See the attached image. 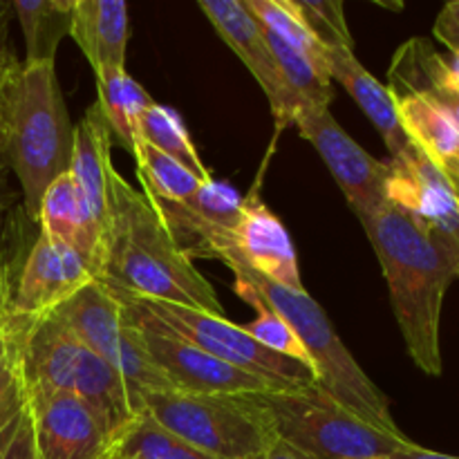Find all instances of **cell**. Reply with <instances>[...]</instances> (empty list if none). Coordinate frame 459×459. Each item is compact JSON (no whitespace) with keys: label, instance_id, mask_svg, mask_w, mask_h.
<instances>
[{"label":"cell","instance_id":"obj_1","mask_svg":"<svg viewBox=\"0 0 459 459\" xmlns=\"http://www.w3.org/2000/svg\"><path fill=\"white\" fill-rule=\"evenodd\" d=\"M388 282L390 303L408 357L429 377H442V307L459 267L439 240L399 206L359 215Z\"/></svg>","mask_w":459,"mask_h":459},{"label":"cell","instance_id":"obj_2","mask_svg":"<svg viewBox=\"0 0 459 459\" xmlns=\"http://www.w3.org/2000/svg\"><path fill=\"white\" fill-rule=\"evenodd\" d=\"M99 282L126 296L224 316L213 285L184 254L146 193L119 173L110 184V227Z\"/></svg>","mask_w":459,"mask_h":459},{"label":"cell","instance_id":"obj_3","mask_svg":"<svg viewBox=\"0 0 459 459\" xmlns=\"http://www.w3.org/2000/svg\"><path fill=\"white\" fill-rule=\"evenodd\" d=\"M0 152L36 222L45 191L70 173L74 152V124L54 63L9 61L0 88Z\"/></svg>","mask_w":459,"mask_h":459},{"label":"cell","instance_id":"obj_4","mask_svg":"<svg viewBox=\"0 0 459 459\" xmlns=\"http://www.w3.org/2000/svg\"><path fill=\"white\" fill-rule=\"evenodd\" d=\"M224 264L233 272V282L249 287L264 305H269L273 312L281 314L290 323L303 343L305 352L309 354L318 388L325 390L334 402H339L345 411L366 424L390 430V433H402L394 424L390 402L384 390L363 372V368L332 327L327 314L307 291L276 285L238 260H224Z\"/></svg>","mask_w":459,"mask_h":459},{"label":"cell","instance_id":"obj_5","mask_svg":"<svg viewBox=\"0 0 459 459\" xmlns=\"http://www.w3.org/2000/svg\"><path fill=\"white\" fill-rule=\"evenodd\" d=\"M143 415L215 459H254L278 439L263 397L161 390L143 397Z\"/></svg>","mask_w":459,"mask_h":459},{"label":"cell","instance_id":"obj_6","mask_svg":"<svg viewBox=\"0 0 459 459\" xmlns=\"http://www.w3.org/2000/svg\"><path fill=\"white\" fill-rule=\"evenodd\" d=\"M278 439L312 459H388L412 444L345 411L318 384L263 394Z\"/></svg>","mask_w":459,"mask_h":459},{"label":"cell","instance_id":"obj_7","mask_svg":"<svg viewBox=\"0 0 459 459\" xmlns=\"http://www.w3.org/2000/svg\"><path fill=\"white\" fill-rule=\"evenodd\" d=\"M112 294L121 300L133 321L164 327L238 370L272 381L285 390L316 384V375L312 368L263 348L258 341L247 334L245 327L236 325L227 316L200 312V309L184 307V305L164 303V300L126 296L119 291H112Z\"/></svg>","mask_w":459,"mask_h":459},{"label":"cell","instance_id":"obj_8","mask_svg":"<svg viewBox=\"0 0 459 459\" xmlns=\"http://www.w3.org/2000/svg\"><path fill=\"white\" fill-rule=\"evenodd\" d=\"M54 314L90 352L119 372L137 417L143 415L142 403L146 394L173 390L148 354L142 330L130 321L121 300L103 282H90Z\"/></svg>","mask_w":459,"mask_h":459},{"label":"cell","instance_id":"obj_9","mask_svg":"<svg viewBox=\"0 0 459 459\" xmlns=\"http://www.w3.org/2000/svg\"><path fill=\"white\" fill-rule=\"evenodd\" d=\"M385 200L406 211L453 255L459 267V195L451 178L415 143L388 161Z\"/></svg>","mask_w":459,"mask_h":459},{"label":"cell","instance_id":"obj_10","mask_svg":"<svg viewBox=\"0 0 459 459\" xmlns=\"http://www.w3.org/2000/svg\"><path fill=\"white\" fill-rule=\"evenodd\" d=\"M300 137L321 155L332 178L343 191L354 215H366L385 204L388 161H379L363 151L332 117L330 108L303 106L294 117Z\"/></svg>","mask_w":459,"mask_h":459},{"label":"cell","instance_id":"obj_11","mask_svg":"<svg viewBox=\"0 0 459 459\" xmlns=\"http://www.w3.org/2000/svg\"><path fill=\"white\" fill-rule=\"evenodd\" d=\"M133 323L142 330L143 343L155 366L164 372L175 390L193 394H240V397H263L285 390L272 381L260 379L211 357L209 352L195 348L164 327L143 321Z\"/></svg>","mask_w":459,"mask_h":459},{"label":"cell","instance_id":"obj_12","mask_svg":"<svg viewBox=\"0 0 459 459\" xmlns=\"http://www.w3.org/2000/svg\"><path fill=\"white\" fill-rule=\"evenodd\" d=\"M94 281L97 272L79 251L40 233L9 299L12 316L22 323L40 321Z\"/></svg>","mask_w":459,"mask_h":459},{"label":"cell","instance_id":"obj_13","mask_svg":"<svg viewBox=\"0 0 459 459\" xmlns=\"http://www.w3.org/2000/svg\"><path fill=\"white\" fill-rule=\"evenodd\" d=\"M213 258L238 260L251 272L287 290H305L294 242L278 215L258 195L242 197L233 238L213 251Z\"/></svg>","mask_w":459,"mask_h":459},{"label":"cell","instance_id":"obj_14","mask_svg":"<svg viewBox=\"0 0 459 459\" xmlns=\"http://www.w3.org/2000/svg\"><path fill=\"white\" fill-rule=\"evenodd\" d=\"M200 9L215 27L220 39L238 54V58L258 81L276 124L281 128L294 124L296 112L303 106L282 79L263 27L247 12L242 0H200Z\"/></svg>","mask_w":459,"mask_h":459},{"label":"cell","instance_id":"obj_15","mask_svg":"<svg viewBox=\"0 0 459 459\" xmlns=\"http://www.w3.org/2000/svg\"><path fill=\"white\" fill-rule=\"evenodd\" d=\"M36 459H106L110 435L74 394H27Z\"/></svg>","mask_w":459,"mask_h":459},{"label":"cell","instance_id":"obj_16","mask_svg":"<svg viewBox=\"0 0 459 459\" xmlns=\"http://www.w3.org/2000/svg\"><path fill=\"white\" fill-rule=\"evenodd\" d=\"M148 200L188 258H213V251L233 238L242 209V197L231 186L215 179L202 184L200 191L186 202Z\"/></svg>","mask_w":459,"mask_h":459},{"label":"cell","instance_id":"obj_17","mask_svg":"<svg viewBox=\"0 0 459 459\" xmlns=\"http://www.w3.org/2000/svg\"><path fill=\"white\" fill-rule=\"evenodd\" d=\"M115 173L112 130L99 103L94 101L83 119L74 126V152H72L70 175L101 229L103 249H106L108 227H110V184Z\"/></svg>","mask_w":459,"mask_h":459},{"label":"cell","instance_id":"obj_18","mask_svg":"<svg viewBox=\"0 0 459 459\" xmlns=\"http://www.w3.org/2000/svg\"><path fill=\"white\" fill-rule=\"evenodd\" d=\"M388 90L421 94L453 117L459 128V58H444L426 39H411L394 52Z\"/></svg>","mask_w":459,"mask_h":459},{"label":"cell","instance_id":"obj_19","mask_svg":"<svg viewBox=\"0 0 459 459\" xmlns=\"http://www.w3.org/2000/svg\"><path fill=\"white\" fill-rule=\"evenodd\" d=\"M36 222L40 224V233L79 251L92 264L99 281L103 263L101 229L70 173L61 175L56 182L49 184L40 200Z\"/></svg>","mask_w":459,"mask_h":459},{"label":"cell","instance_id":"obj_20","mask_svg":"<svg viewBox=\"0 0 459 459\" xmlns=\"http://www.w3.org/2000/svg\"><path fill=\"white\" fill-rule=\"evenodd\" d=\"M70 36L92 70H126L130 39L128 4L124 0H74Z\"/></svg>","mask_w":459,"mask_h":459},{"label":"cell","instance_id":"obj_21","mask_svg":"<svg viewBox=\"0 0 459 459\" xmlns=\"http://www.w3.org/2000/svg\"><path fill=\"white\" fill-rule=\"evenodd\" d=\"M327 52V67H330L332 79L339 81L345 88V92L357 101V106L366 112L368 119L377 128V133L384 137L388 146L390 157H397L399 152L406 151L411 139L403 133L399 124L397 103H394L393 92L388 85L377 81L361 61L357 58L354 49L350 48H334L325 49Z\"/></svg>","mask_w":459,"mask_h":459},{"label":"cell","instance_id":"obj_22","mask_svg":"<svg viewBox=\"0 0 459 459\" xmlns=\"http://www.w3.org/2000/svg\"><path fill=\"white\" fill-rule=\"evenodd\" d=\"M394 103L406 137L435 164L442 166L459 151L457 124L437 103L421 94H397Z\"/></svg>","mask_w":459,"mask_h":459},{"label":"cell","instance_id":"obj_23","mask_svg":"<svg viewBox=\"0 0 459 459\" xmlns=\"http://www.w3.org/2000/svg\"><path fill=\"white\" fill-rule=\"evenodd\" d=\"M99 108L121 146L134 152L139 142V119L152 106L146 90L126 70H106L97 74Z\"/></svg>","mask_w":459,"mask_h":459},{"label":"cell","instance_id":"obj_24","mask_svg":"<svg viewBox=\"0 0 459 459\" xmlns=\"http://www.w3.org/2000/svg\"><path fill=\"white\" fill-rule=\"evenodd\" d=\"M72 7L74 0H13L25 36V63H54L58 45L70 36Z\"/></svg>","mask_w":459,"mask_h":459},{"label":"cell","instance_id":"obj_25","mask_svg":"<svg viewBox=\"0 0 459 459\" xmlns=\"http://www.w3.org/2000/svg\"><path fill=\"white\" fill-rule=\"evenodd\" d=\"M139 142L148 143L155 151L164 152L166 157L175 160L178 164H182L184 169L191 170L200 182H211V170L206 169L202 157L197 155L195 146H193V139L188 134L186 124L182 121V117L173 110V108H166L161 103H152L143 117L139 119Z\"/></svg>","mask_w":459,"mask_h":459},{"label":"cell","instance_id":"obj_26","mask_svg":"<svg viewBox=\"0 0 459 459\" xmlns=\"http://www.w3.org/2000/svg\"><path fill=\"white\" fill-rule=\"evenodd\" d=\"M106 459H215L209 453L191 446L178 435L161 429L148 415H139L119 437L112 442Z\"/></svg>","mask_w":459,"mask_h":459},{"label":"cell","instance_id":"obj_27","mask_svg":"<svg viewBox=\"0 0 459 459\" xmlns=\"http://www.w3.org/2000/svg\"><path fill=\"white\" fill-rule=\"evenodd\" d=\"M133 155L137 161V175L142 179L143 193L152 200L186 202L204 184L191 170H186L182 164L166 157L164 152L155 151L148 143L137 142Z\"/></svg>","mask_w":459,"mask_h":459},{"label":"cell","instance_id":"obj_28","mask_svg":"<svg viewBox=\"0 0 459 459\" xmlns=\"http://www.w3.org/2000/svg\"><path fill=\"white\" fill-rule=\"evenodd\" d=\"M233 290H236V294L240 296L242 300H247V303L255 309V314H258L254 321L245 325L247 334H249L251 339H255L263 348L272 350V352L281 354V357L294 359V361H300L305 363V366L312 368V361H309V354L305 352L303 343H300L296 332L291 330L290 323H287L281 314H276L269 305H264L249 287L233 282ZM314 375H316V372H314Z\"/></svg>","mask_w":459,"mask_h":459},{"label":"cell","instance_id":"obj_29","mask_svg":"<svg viewBox=\"0 0 459 459\" xmlns=\"http://www.w3.org/2000/svg\"><path fill=\"white\" fill-rule=\"evenodd\" d=\"M242 4H245L247 12H249L264 30L281 36L285 43H290L291 48H296L299 52H303L305 56L312 58L316 65L330 70V67H327V52L318 45V40L309 34L307 27L300 22V18L296 16L294 9L290 7V0H245Z\"/></svg>","mask_w":459,"mask_h":459},{"label":"cell","instance_id":"obj_30","mask_svg":"<svg viewBox=\"0 0 459 459\" xmlns=\"http://www.w3.org/2000/svg\"><path fill=\"white\" fill-rule=\"evenodd\" d=\"M290 7L323 49H354V39L341 0H290Z\"/></svg>","mask_w":459,"mask_h":459},{"label":"cell","instance_id":"obj_31","mask_svg":"<svg viewBox=\"0 0 459 459\" xmlns=\"http://www.w3.org/2000/svg\"><path fill=\"white\" fill-rule=\"evenodd\" d=\"M27 403L25 379H22L18 343L12 357L0 368V433L16 420Z\"/></svg>","mask_w":459,"mask_h":459},{"label":"cell","instance_id":"obj_32","mask_svg":"<svg viewBox=\"0 0 459 459\" xmlns=\"http://www.w3.org/2000/svg\"><path fill=\"white\" fill-rule=\"evenodd\" d=\"M7 287V278L0 272V368L12 357V352L16 350L18 336H21V321H16L12 316V309H9L12 291Z\"/></svg>","mask_w":459,"mask_h":459},{"label":"cell","instance_id":"obj_33","mask_svg":"<svg viewBox=\"0 0 459 459\" xmlns=\"http://www.w3.org/2000/svg\"><path fill=\"white\" fill-rule=\"evenodd\" d=\"M433 34L453 56L459 58V0L444 4L435 18Z\"/></svg>","mask_w":459,"mask_h":459},{"label":"cell","instance_id":"obj_34","mask_svg":"<svg viewBox=\"0 0 459 459\" xmlns=\"http://www.w3.org/2000/svg\"><path fill=\"white\" fill-rule=\"evenodd\" d=\"M3 459H36L34 451V433H31V420L27 412V403L22 408L21 424H18L16 435H13L12 444H9L7 453Z\"/></svg>","mask_w":459,"mask_h":459},{"label":"cell","instance_id":"obj_35","mask_svg":"<svg viewBox=\"0 0 459 459\" xmlns=\"http://www.w3.org/2000/svg\"><path fill=\"white\" fill-rule=\"evenodd\" d=\"M254 459H312V457H307L305 453H300L299 448L290 446V444L282 442V439H276V442H273L267 451H263L258 457H254Z\"/></svg>","mask_w":459,"mask_h":459},{"label":"cell","instance_id":"obj_36","mask_svg":"<svg viewBox=\"0 0 459 459\" xmlns=\"http://www.w3.org/2000/svg\"><path fill=\"white\" fill-rule=\"evenodd\" d=\"M388 459H459V457H455V455H444V453L429 451V448L417 446V444L412 442L411 446L403 448V451H399V453H394V455H390Z\"/></svg>","mask_w":459,"mask_h":459},{"label":"cell","instance_id":"obj_37","mask_svg":"<svg viewBox=\"0 0 459 459\" xmlns=\"http://www.w3.org/2000/svg\"><path fill=\"white\" fill-rule=\"evenodd\" d=\"M21 415H22V412H21ZM21 415H18L16 420H13L12 424H9L7 429H4L3 433H0V459L4 457V453H7V448H9V444H12L13 435H16V430H18V424H21Z\"/></svg>","mask_w":459,"mask_h":459},{"label":"cell","instance_id":"obj_38","mask_svg":"<svg viewBox=\"0 0 459 459\" xmlns=\"http://www.w3.org/2000/svg\"><path fill=\"white\" fill-rule=\"evenodd\" d=\"M442 170H444V173L448 175V178L453 179V182L459 184V151L455 152V155L451 157V160L444 161V164H442Z\"/></svg>","mask_w":459,"mask_h":459},{"label":"cell","instance_id":"obj_39","mask_svg":"<svg viewBox=\"0 0 459 459\" xmlns=\"http://www.w3.org/2000/svg\"><path fill=\"white\" fill-rule=\"evenodd\" d=\"M9 61H12V58H7V54H4V45H3V16H0V88H3V76H4V70H7Z\"/></svg>","mask_w":459,"mask_h":459},{"label":"cell","instance_id":"obj_40","mask_svg":"<svg viewBox=\"0 0 459 459\" xmlns=\"http://www.w3.org/2000/svg\"><path fill=\"white\" fill-rule=\"evenodd\" d=\"M455 186H457V193H459V184H455Z\"/></svg>","mask_w":459,"mask_h":459},{"label":"cell","instance_id":"obj_41","mask_svg":"<svg viewBox=\"0 0 459 459\" xmlns=\"http://www.w3.org/2000/svg\"><path fill=\"white\" fill-rule=\"evenodd\" d=\"M457 195H459V193H457Z\"/></svg>","mask_w":459,"mask_h":459}]
</instances>
